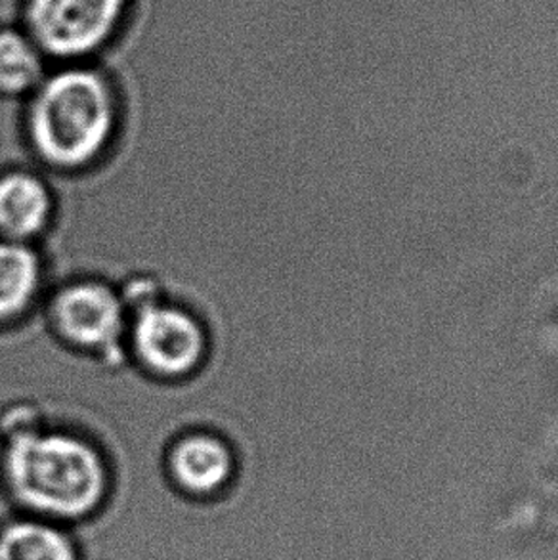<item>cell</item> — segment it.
Returning a JSON list of instances; mask_svg holds the SVG:
<instances>
[{"label":"cell","mask_w":558,"mask_h":560,"mask_svg":"<svg viewBox=\"0 0 558 560\" xmlns=\"http://www.w3.org/2000/svg\"><path fill=\"white\" fill-rule=\"evenodd\" d=\"M4 480L14 500L38 518L77 521L106 501V462L86 440L35 431L7 440Z\"/></svg>","instance_id":"obj_1"},{"label":"cell","mask_w":558,"mask_h":560,"mask_svg":"<svg viewBox=\"0 0 558 560\" xmlns=\"http://www.w3.org/2000/svg\"><path fill=\"white\" fill-rule=\"evenodd\" d=\"M115 115L114 89L106 77L81 63H66L33 92L31 140L48 163L81 167L106 148Z\"/></svg>","instance_id":"obj_2"},{"label":"cell","mask_w":558,"mask_h":560,"mask_svg":"<svg viewBox=\"0 0 558 560\" xmlns=\"http://www.w3.org/2000/svg\"><path fill=\"white\" fill-rule=\"evenodd\" d=\"M137 0H23L22 27L46 58L81 63L119 37Z\"/></svg>","instance_id":"obj_3"},{"label":"cell","mask_w":558,"mask_h":560,"mask_svg":"<svg viewBox=\"0 0 558 560\" xmlns=\"http://www.w3.org/2000/svg\"><path fill=\"white\" fill-rule=\"evenodd\" d=\"M204 349V331L188 312L159 301L138 308L135 350L142 364L153 372L163 375L191 372Z\"/></svg>","instance_id":"obj_4"},{"label":"cell","mask_w":558,"mask_h":560,"mask_svg":"<svg viewBox=\"0 0 558 560\" xmlns=\"http://www.w3.org/2000/svg\"><path fill=\"white\" fill-rule=\"evenodd\" d=\"M125 304L102 283H75L54 299V322L79 347L114 349L123 334Z\"/></svg>","instance_id":"obj_5"},{"label":"cell","mask_w":558,"mask_h":560,"mask_svg":"<svg viewBox=\"0 0 558 560\" xmlns=\"http://www.w3.org/2000/svg\"><path fill=\"white\" fill-rule=\"evenodd\" d=\"M168 470L182 492L199 498L214 495L234 475V455L211 434H189L171 450Z\"/></svg>","instance_id":"obj_6"},{"label":"cell","mask_w":558,"mask_h":560,"mask_svg":"<svg viewBox=\"0 0 558 560\" xmlns=\"http://www.w3.org/2000/svg\"><path fill=\"white\" fill-rule=\"evenodd\" d=\"M53 211V197L37 176L10 173L0 178V234L8 242L37 235Z\"/></svg>","instance_id":"obj_7"},{"label":"cell","mask_w":558,"mask_h":560,"mask_svg":"<svg viewBox=\"0 0 558 560\" xmlns=\"http://www.w3.org/2000/svg\"><path fill=\"white\" fill-rule=\"evenodd\" d=\"M0 560H79V549L58 523L35 516L0 526Z\"/></svg>","instance_id":"obj_8"},{"label":"cell","mask_w":558,"mask_h":560,"mask_svg":"<svg viewBox=\"0 0 558 560\" xmlns=\"http://www.w3.org/2000/svg\"><path fill=\"white\" fill-rule=\"evenodd\" d=\"M46 60L22 25L0 27V94L35 92L46 77Z\"/></svg>","instance_id":"obj_9"},{"label":"cell","mask_w":558,"mask_h":560,"mask_svg":"<svg viewBox=\"0 0 558 560\" xmlns=\"http://www.w3.org/2000/svg\"><path fill=\"white\" fill-rule=\"evenodd\" d=\"M40 262L18 242H0V319L22 312L37 293Z\"/></svg>","instance_id":"obj_10"}]
</instances>
